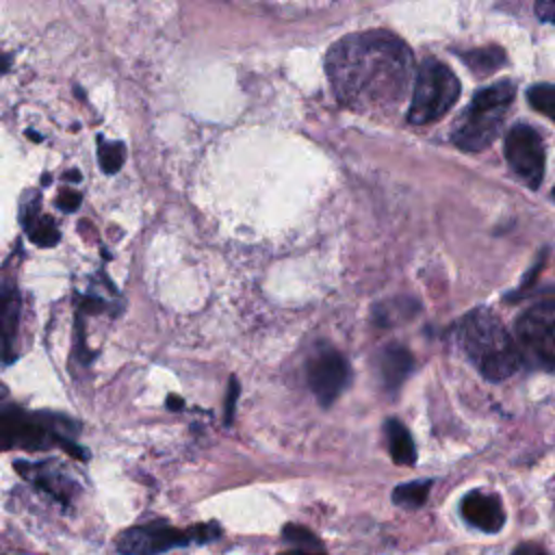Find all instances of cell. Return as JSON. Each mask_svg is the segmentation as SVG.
I'll list each match as a JSON object with an SVG mask.
<instances>
[{"mask_svg": "<svg viewBox=\"0 0 555 555\" xmlns=\"http://www.w3.org/2000/svg\"><path fill=\"white\" fill-rule=\"evenodd\" d=\"M325 72L340 104L358 113H386L408 91L412 52L390 30L351 33L327 50Z\"/></svg>", "mask_w": 555, "mask_h": 555, "instance_id": "obj_1", "label": "cell"}, {"mask_svg": "<svg viewBox=\"0 0 555 555\" xmlns=\"http://www.w3.org/2000/svg\"><path fill=\"white\" fill-rule=\"evenodd\" d=\"M457 343L466 358L490 382L507 379L522 364V353L505 325L486 308L470 310L462 317L457 325Z\"/></svg>", "mask_w": 555, "mask_h": 555, "instance_id": "obj_2", "label": "cell"}, {"mask_svg": "<svg viewBox=\"0 0 555 555\" xmlns=\"http://www.w3.org/2000/svg\"><path fill=\"white\" fill-rule=\"evenodd\" d=\"M516 87L509 80H501L475 93L468 108L462 113L451 130V141L464 152L486 150L499 134L505 113L514 100Z\"/></svg>", "mask_w": 555, "mask_h": 555, "instance_id": "obj_3", "label": "cell"}, {"mask_svg": "<svg viewBox=\"0 0 555 555\" xmlns=\"http://www.w3.org/2000/svg\"><path fill=\"white\" fill-rule=\"evenodd\" d=\"M457 76L440 61L427 59L416 72L412 102L408 111L410 124H431L440 119L460 98Z\"/></svg>", "mask_w": 555, "mask_h": 555, "instance_id": "obj_4", "label": "cell"}, {"mask_svg": "<svg viewBox=\"0 0 555 555\" xmlns=\"http://www.w3.org/2000/svg\"><path fill=\"white\" fill-rule=\"evenodd\" d=\"M50 444H63L65 449L78 451L72 442L63 440V434L54 427V421H46L35 414L20 410L0 412V451L20 447V449H46Z\"/></svg>", "mask_w": 555, "mask_h": 555, "instance_id": "obj_5", "label": "cell"}, {"mask_svg": "<svg viewBox=\"0 0 555 555\" xmlns=\"http://www.w3.org/2000/svg\"><path fill=\"white\" fill-rule=\"evenodd\" d=\"M516 336L529 358L555 371V301H540L525 310L516 321Z\"/></svg>", "mask_w": 555, "mask_h": 555, "instance_id": "obj_6", "label": "cell"}, {"mask_svg": "<svg viewBox=\"0 0 555 555\" xmlns=\"http://www.w3.org/2000/svg\"><path fill=\"white\" fill-rule=\"evenodd\" d=\"M306 379L321 405H332L351 382L347 358L334 347H319L306 364Z\"/></svg>", "mask_w": 555, "mask_h": 555, "instance_id": "obj_7", "label": "cell"}, {"mask_svg": "<svg viewBox=\"0 0 555 555\" xmlns=\"http://www.w3.org/2000/svg\"><path fill=\"white\" fill-rule=\"evenodd\" d=\"M505 158L514 173L529 189L540 186L544 176V145L540 134L531 126H512V130L505 137Z\"/></svg>", "mask_w": 555, "mask_h": 555, "instance_id": "obj_8", "label": "cell"}, {"mask_svg": "<svg viewBox=\"0 0 555 555\" xmlns=\"http://www.w3.org/2000/svg\"><path fill=\"white\" fill-rule=\"evenodd\" d=\"M204 527L195 529L199 533ZM193 531H178L165 525H150V527H134L128 529L126 533L119 535L117 548L124 553H156V551H167L171 546H182L189 544L191 540H197Z\"/></svg>", "mask_w": 555, "mask_h": 555, "instance_id": "obj_9", "label": "cell"}, {"mask_svg": "<svg viewBox=\"0 0 555 555\" xmlns=\"http://www.w3.org/2000/svg\"><path fill=\"white\" fill-rule=\"evenodd\" d=\"M462 516L486 533H496L505 522V512L499 496L483 494V492H468L460 503Z\"/></svg>", "mask_w": 555, "mask_h": 555, "instance_id": "obj_10", "label": "cell"}, {"mask_svg": "<svg viewBox=\"0 0 555 555\" xmlns=\"http://www.w3.org/2000/svg\"><path fill=\"white\" fill-rule=\"evenodd\" d=\"M15 468L35 486L43 488L46 492H50L52 496L61 499V501H69V492H72V481L50 462L46 464H28V462H15Z\"/></svg>", "mask_w": 555, "mask_h": 555, "instance_id": "obj_11", "label": "cell"}, {"mask_svg": "<svg viewBox=\"0 0 555 555\" xmlns=\"http://www.w3.org/2000/svg\"><path fill=\"white\" fill-rule=\"evenodd\" d=\"M20 325V293L7 288L0 293V358L4 362L15 356V334Z\"/></svg>", "mask_w": 555, "mask_h": 555, "instance_id": "obj_12", "label": "cell"}, {"mask_svg": "<svg viewBox=\"0 0 555 555\" xmlns=\"http://www.w3.org/2000/svg\"><path fill=\"white\" fill-rule=\"evenodd\" d=\"M414 358L403 345H386L377 356V369L386 388L395 390L412 373Z\"/></svg>", "mask_w": 555, "mask_h": 555, "instance_id": "obj_13", "label": "cell"}, {"mask_svg": "<svg viewBox=\"0 0 555 555\" xmlns=\"http://www.w3.org/2000/svg\"><path fill=\"white\" fill-rule=\"evenodd\" d=\"M384 434H386V442H388V453L395 460V464L408 466V464L416 462L414 440L401 421L388 418L384 423Z\"/></svg>", "mask_w": 555, "mask_h": 555, "instance_id": "obj_14", "label": "cell"}, {"mask_svg": "<svg viewBox=\"0 0 555 555\" xmlns=\"http://www.w3.org/2000/svg\"><path fill=\"white\" fill-rule=\"evenodd\" d=\"M460 59L477 76H488V74H492V72H496L499 67L505 65V52L499 46L466 50V52H460Z\"/></svg>", "mask_w": 555, "mask_h": 555, "instance_id": "obj_15", "label": "cell"}, {"mask_svg": "<svg viewBox=\"0 0 555 555\" xmlns=\"http://www.w3.org/2000/svg\"><path fill=\"white\" fill-rule=\"evenodd\" d=\"M24 225H26V232H28L30 241H35L41 247L54 245L59 241L56 223L52 221V217L39 215L37 208H28V212L24 215Z\"/></svg>", "mask_w": 555, "mask_h": 555, "instance_id": "obj_16", "label": "cell"}, {"mask_svg": "<svg viewBox=\"0 0 555 555\" xmlns=\"http://www.w3.org/2000/svg\"><path fill=\"white\" fill-rule=\"evenodd\" d=\"M431 488V479H416V481H408L395 488L392 499L395 503L403 505V507H421L429 494Z\"/></svg>", "mask_w": 555, "mask_h": 555, "instance_id": "obj_17", "label": "cell"}, {"mask_svg": "<svg viewBox=\"0 0 555 555\" xmlns=\"http://www.w3.org/2000/svg\"><path fill=\"white\" fill-rule=\"evenodd\" d=\"M529 104L555 121V85H535L527 91Z\"/></svg>", "mask_w": 555, "mask_h": 555, "instance_id": "obj_18", "label": "cell"}, {"mask_svg": "<svg viewBox=\"0 0 555 555\" xmlns=\"http://www.w3.org/2000/svg\"><path fill=\"white\" fill-rule=\"evenodd\" d=\"M284 540L301 551H323V544L317 540V535L299 525L284 527Z\"/></svg>", "mask_w": 555, "mask_h": 555, "instance_id": "obj_19", "label": "cell"}, {"mask_svg": "<svg viewBox=\"0 0 555 555\" xmlns=\"http://www.w3.org/2000/svg\"><path fill=\"white\" fill-rule=\"evenodd\" d=\"M124 145L121 143H108L100 141V167L106 173H115L124 163Z\"/></svg>", "mask_w": 555, "mask_h": 555, "instance_id": "obj_20", "label": "cell"}, {"mask_svg": "<svg viewBox=\"0 0 555 555\" xmlns=\"http://www.w3.org/2000/svg\"><path fill=\"white\" fill-rule=\"evenodd\" d=\"M78 204H80V193H76V191H72V189H63L61 191V195L56 197V206L61 208V210H76L78 208Z\"/></svg>", "mask_w": 555, "mask_h": 555, "instance_id": "obj_21", "label": "cell"}, {"mask_svg": "<svg viewBox=\"0 0 555 555\" xmlns=\"http://www.w3.org/2000/svg\"><path fill=\"white\" fill-rule=\"evenodd\" d=\"M535 15L542 22L555 24V0H535Z\"/></svg>", "mask_w": 555, "mask_h": 555, "instance_id": "obj_22", "label": "cell"}, {"mask_svg": "<svg viewBox=\"0 0 555 555\" xmlns=\"http://www.w3.org/2000/svg\"><path fill=\"white\" fill-rule=\"evenodd\" d=\"M236 390H238V386H236V379H232V384H230V395H228V421H230V416H232V405H234V401H236Z\"/></svg>", "mask_w": 555, "mask_h": 555, "instance_id": "obj_23", "label": "cell"}, {"mask_svg": "<svg viewBox=\"0 0 555 555\" xmlns=\"http://www.w3.org/2000/svg\"><path fill=\"white\" fill-rule=\"evenodd\" d=\"M7 392H9V390H7V386H4V384H0V399H4V397H7Z\"/></svg>", "mask_w": 555, "mask_h": 555, "instance_id": "obj_24", "label": "cell"}, {"mask_svg": "<svg viewBox=\"0 0 555 555\" xmlns=\"http://www.w3.org/2000/svg\"><path fill=\"white\" fill-rule=\"evenodd\" d=\"M553 197H555V189H553Z\"/></svg>", "mask_w": 555, "mask_h": 555, "instance_id": "obj_25", "label": "cell"}]
</instances>
